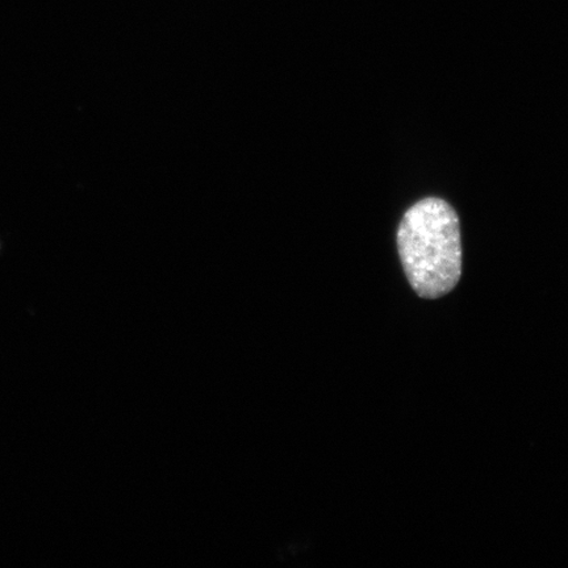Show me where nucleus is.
<instances>
[{
	"instance_id": "nucleus-1",
	"label": "nucleus",
	"mask_w": 568,
	"mask_h": 568,
	"mask_svg": "<svg viewBox=\"0 0 568 568\" xmlns=\"http://www.w3.org/2000/svg\"><path fill=\"white\" fill-rule=\"evenodd\" d=\"M397 247L418 296L437 300L457 286L462 274L459 219L443 199L426 197L412 205L397 231Z\"/></svg>"
}]
</instances>
